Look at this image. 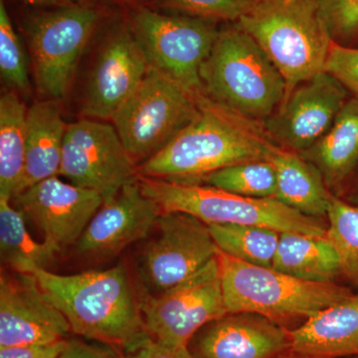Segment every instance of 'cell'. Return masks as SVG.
<instances>
[{"mask_svg": "<svg viewBox=\"0 0 358 358\" xmlns=\"http://www.w3.org/2000/svg\"><path fill=\"white\" fill-rule=\"evenodd\" d=\"M33 274L65 315L72 334L106 343L124 355L150 338L126 264L74 275L55 274L46 268Z\"/></svg>", "mask_w": 358, "mask_h": 358, "instance_id": "1", "label": "cell"}, {"mask_svg": "<svg viewBox=\"0 0 358 358\" xmlns=\"http://www.w3.org/2000/svg\"><path fill=\"white\" fill-rule=\"evenodd\" d=\"M200 112L166 148L138 166V176L178 182L195 180L241 162L267 160L275 143L252 121L199 94Z\"/></svg>", "mask_w": 358, "mask_h": 358, "instance_id": "2", "label": "cell"}, {"mask_svg": "<svg viewBox=\"0 0 358 358\" xmlns=\"http://www.w3.org/2000/svg\"><path fill=\"white\" fill-rule=\"evenodd\" d=\"M217 259L228 313H258L289 331L355 294L338 282L305 281L242 262L219 249Z\"/></svg>", "mask_w": 358, "mask_h": 358, "instance_id": "3", "label": "cell"}, {"mask_svg": "<svg viewBox=\"0 0 358 358\" xmlns=\"http://www.w3.org/2000/svg\"><path fill=\"white\" fill-rule=\"evenodd\" d=\"M200 78L209 98L258 122L274 114L287 93L280 71L237 24L219 30Z\"/></svg>", "mask_w": 358, "mask_h": 358, "instance_id": "4", "label": "cell"}, {"mask_svg": "<svg viewBox=\"0 0 358 358\" xmlns=\"http://www.w3.org/2000/svg\"><path fill=\"white\" fill-rule=\"evenodd\" d=\"M237 25L280 71L286 96L301 82L326 71L334 41L317 0H259Z\"/></svg>", "mask_w": 358, "mask_h": 358, "instance_id": "5", "label": "cell"}, {"mask_svg": "<svg viewBox=\"0 0 358 358\" xmlns=\"http://www.w3.org/2000/svg\"><path fill=\"white\" fill-rule=\"evenodd\" d=\"M141 192L162 212H185L207 225H253L281 233L327 237V221L310 217L275 199H252L201 183L138 176Z\"/></svg>", "mask_w": 358, "mask_h": 358, "instance_id": "6", "label": "cell"}, {"mask_svg": "<svg viewBox=\"0 0 358 358\" xmlns=\"http://www.w3.org/2000/svg\"><path fill=\"white\" fill-rule=\"evenodd\" d=\"M199 94L150 66L140 86L110 119L136 166L194 121L200 112Z\"/></svg>", "mask_w": 358, "mask_h": 358, "instance_id": "7", "label": "cell"}, {"mask_svg": "<svg viewBox=\"0 0 358 358\" xmlns=\"http://www.w3.org/2000/svg\"><path fill=\"white\" fill-rule=\"evenodd\" d=\"M103 17L99 7L71 2L33 14L25 23L36 88L48 100L64 98L90 38Z\"/></svg>", "mask_w": 358, "mask_h": 358, "instance_id": "8", "label": "cell"}, {"mask_svg": "<svg viewBox=\"0 0 358 358\" xmlns=\"http://www.w3.org/2000/svg\"><path fill=\"white\" fill-rule=\"evenodd\" d=\"M129 25L150 67L188 91L204 92L200 69L217 37L216 22L140 6L131 11Z\"/></svg>", "mask_w": 358, "mask_h": 358, "instance_id": "9", "label": "cell"}, {"mask_svg": "<svg viewBox=\"0 0 358 358\" xmlns=\"http://www.w3.org/2000/svg\"><path fill=\"white\" fill-rule=\"evenodd\" d=\"M138 300L150 338L178 350L188 348L202 327L228 313L217 256L166 293H143Z\"/></svg>", "mask_w": 358, "mask_h": 358, "instance_id": "10", "label": "cell"}, {"mask_svg": "<svg viewBox=\"0 0 358 358\" xmlns=\"http://www.w3.org/2000/svg\"><path fill=\"white\" fill-rule=\"evenodd\" d=\"M59 176L93 190L108 203L138 179V166L114 124L83 117L67 126Z\"/></svg>", "mask_w": 358, "mask_h": 358, "instance_id": "11", "label": "cell"}, {"mask_svg": "<svg viewBox=\"0 0 358 358\" xmlns=\"http://www.w3.org/2000/svg\"><path fill=\"white\" fill-rule=\"evenodd\" d=\"M157 235L141 251L138 273L145 293H166L217 256L209 226L185 212H162Z\"/></svg>", "mask_w": 358, "mask_h": 358, "instance_id": "12", "label": "cell"}, {"mask_svg": "<svg viewBox=\"0 0 358 358\" xmlns=\"http://www.w3.org/2000/svg\"><path fill=\"white\" fill-rule=\"evenodd\" d=\"M350 94L331 73L322 71L292 90L261 124L273 143L300 154L331 129Z\"/></svg>", "mask_w": 358, "mask_h": 358, "instance_id": "13", "label": "cell"}, {"mask_svg": "<svg viewBox=\"0 0 358 358\" xmlns=\"http://www.w3.org/2000/svg\"><path fill=\"white\" fill-rule=\"evenodd\" d=\"M11 200L58 254L76 245L103 204L98 193L65 182L58 176L30 186Z\"/></svg>", "mask_w": 358, "mask_h": 358, "instance_id": "14", "label": "cell"}, {"mask_svg": "<svg viewBox=\"0 0 358 358\" xmlns=\"http://www.w3.org/2000/svg\"><path fill=\"white\" fill-rule=\"evenodd\" d=\"M148 62L131 25L112 28L96 56L82 103L89 119L110 120L147 75Z\"/></svg>", "mask_w": 358, "mask_h": 358, "instance_id": "15", "label": "cell"}, {"mask_svg": "<svg viewBox=\"0 0 358 358\" xmlns=\"http://www.w3.org/2000/svg\"><path fill=\"white\" fill-rule=\"evenodd\" d=\"M65 315L45 294L34 274L2 271L0 348L46 345L69 339Z\"/></svg>", "mask_w": 358, "mask_h": 358, "instance_id": "16", "label": "cell"}, {"mask_svg": "<svg viewBox=\"0 0 358 358\" xmlns=\"http://www.w3.org/2000/svg\"><path fill=\"white\" fill-rule=\"evenodd\" d=\"M195 358H289L292 331L255 313H228L209 322L188 345Z\"/></svg>", "mask_w": 358, "mask_h": 358, "instance_id": "17", "label": "cell"}, {"mask_svg": "<svg viewBox=\"0 0 358 358\" xmlns=\"http://www.w3.org/2000/svg\"><path fill=\"white\" fill-rule=\"evenodd\" d=\"M162 213L141 192L138 179L103 203L78 240L77 253L89 260H107L148 236Z\"/></svg>", "mask_w": 358, "mask_h": 358, "instance_id": "18", "label": "cell"}, {"mask_svg": "<svg viewBox=\"0 0 358 358\" xmlns=\"http://www.w3.org/2000/svg\"><path fill=\"white\" fill-rule=\"evenodd\" d=\"M292 331L294 353L315 358L358 355V293L313 315Z\"/></svg>", "mask_w": 358, "mask_h": 358, "instance_id": "19", "label": "cell"}, {"mask_svg": "<svg viewBox=\"0 0 358 358\" xmlns=\"http://www.w3.org/2000/svg\"><path fill=\"white\" fill-rule=\"evenodd\" d=\"M300 155L319 169L333 194H343L358 169L357 95L348 98L331 129Z\"/></svg>", "mask_w": 358, "mask_h": 358, "instance_id": "20", "label": "cell"}, {"mask_svg": "<svg viewBox=\"0 0 358 358\" xmlns=\"http://www.w3.org/2000/svg\"><path fill=\"white\" fill-rule=\"evenodd\" d=\"M67 126L56 101L47 99L28 108L24 171L16 194L59 176Z\"/></svg>", "mask_w": 358, "mask_h": 358, "instance_id": "21", "label": "cell"}, {"mask_svg": "<svg viewBox=\"0 0 358 358\" xmlns=\"http://www.w3.org/2000/svg\"><path fill=\"white\" fill-rule=\"evenodd\" d=\"M267 160L275 171V199L305 215L327 219L333 193L317 167L299 152L277 145Z\"/></svg>", "mask_w": 358, "mask_h": 358, "instance_id": "22", "label": "cell"}, {"mask_svg": "<svg viewBox=\"0 0 358 358\" xmlns=\"http://www.w3.org/2000/svg\"><path fill=\"white\" fill-rule=\"evenodd\" d=\"M272 268L310 282H336L341 278L338 252L327 237L281 233Z\"/></svg>", "mask_w": 358, "mask_h": 358, "instance_id": "23", "label": "cell"}, {"mask_svg": "<svg viewBox=\"0 0 358 358\" xmlns=\"http://www.w3.org/2000/svg\"><path fill=\"white\" fill-rule=\"evenodd\" d=\"M24 215L11 204V200L0 197V255L1 262L13 272L33 274L46 268L59 255L45 241L38 242L26 228Z\"/></svg>", "mask_w": 358, "mask_h": 358, "instance_id": "24", "label": "cell"}, {"mask_svg": "<svg viewBox=\"0 0 358 358\" xmlns=\"http://www.w3.org/2000/svg\"><path fill=\"white\" fill-rule=\"evenodd\" d=\"M26 109L16 92L0 98V197L13 199L25 164Z\"/></svg>", "mask_w": 358, "mask_h": 358, "instance_id": "25", "label": "cell"}, {"mask_svg": "<svg viewBox=\"0 0 358 358\" xmlns=\"http://www.w3.org/2000/svg\"><path fill=\"white\" fill-rule=\"evenodd\" d=\"M208 226L223 253L250 265L272 268L281 232L253 225Z\"/></svg>", "mask_w": 358, "mask_h": 358, "instance_id": "26", "label": "cell"}, {"mask_svg": "<svg viewBox=\"0 0 358 358\" xmlns=\"http://www.w3.org/2000/svg\"><path fill=\"white\" fill-rule=\"evenodd\" d=\"M252 199H275L277 178L268 160L241 162L202 176L194 182Z\"/></svg>", "mask_w": 358, "mask_h": 358, "instance_id": "27", "label": "cell"}, {"mask_svg": "<svg viewBox=\"0 0 358 358\" xmlns=\"http://www.w3.org/2000/svg\"><path fill=\"white\" fill-rule=\"evenodd\" d=\"M327 221V237L338 252L341 279L358 289V207L333 194Z\"/></svg>", "mask_w": 358, "mask_h": 358, "instance_id": "28", "label": "cell"}, {"mask_svg": "<svg viewBox=\"0 0 358 358\" xmlns=\"http://www.w3.org/2000/svg\"><path fill=\"white\" fill-rule=\"evenodd\" d=\"M0 73L2 79L18 91L30 89L24 49L3 0H0Z\"/></svg>", "mask_w": 358, "mask_h": 358, "instance_id": "29", "label": "cell"}, {"mask_svg": "<svg viewBox=\"0 0 358 358\" xmlns=\"http://www.w3.org/2000/svg\"><path fill=\"white\" fill-rule=\"evenodd\" d=\"M166 8L183 15L213 21L238 22L253 10L259 0H159Z\"/></svg>", "mask_w": 358, "mask_h": 358, "instance_id": "30", "label": "cell"}, {"mask_svg": "<svg viewBox=\"0 0 358 358\" xmlns=\"http://www.w3.org/2000/svg\"><path fill=\"white\" fill-rule=\"evenodd\" d=\"M331 39L341 46L358 42V0H317Z\"/></svg>", "mask_w": 358, "mask_h": 358, "instance_id": "31", "label": "cell"}, {"mask_svg": "<svg viewBox=\"0 0 358 358\" xmlns=\"http://www.w3.org/2000/svg\"><path fill=\"white\" fill-rule=\"evenodd\" d=\"M331 73L346 89L358 96V47L331 44L326 65Z\"/></svg>", "mask_w": 358, "mask_h": 358, "instance_id": "32", "label": "cell"}, {"mask_svg": "<svg viewBox=\"0 0 358 358\" xmlns=\"http://www.w3.org/2000/svg\"><path fill=\"white\" fill-rule=\"evenodd\" d=\"M68 339L46 345H26L0 348V358H60Z\"/></svg>", "mask_w": 358, "mask_h": 358, "instance_id": "33", "label": "cell"}, {"mask_svg": "<svg viewBox=\"0 0 358 358\" xmlns=\"http://www.w3.org/2000/svg\"><path fill=\"white\" fill-rule=\"evenodd\" d=\"M122 358H195L189 348L178 350L157 343L152 338L131 352L126 353Z\"/></svg>", "mask_w": 358, "mask_h": 358, "instance_id": "34", "label": "cell"}, {"mask_svg": "<svg viewBox=\"0 0 358 358\" xmlns=\"http://www.w3.org/2000/svg\"><path fill=\"white\" fill-rule=\"evenodd\" d=\"M60 358H117L112 353L101 350L79 339L69 338Z\"/></svg>", "mask_w": 358, "mask_h": 358, "instance_id": "35", "label": "cell"}, {"mask_svg": "<svg viewBox=\"0 0 358 358\" xmlns=\"http://www.w3.org/2000/svg\"><path fill=\"white\" fill-rule=\"evenodd\" d=\"M339 197L358 207V169Z\"/></svg>", "mask_w": 358, "mask_h": 358, "instance_id": "36", "label": "cell"}, {"mask_svg": "<svg viewBox=\"0 0 358 358\" xmlns=\"http://www.w3.org/2000/svg\"><path fill=\"white\" fill-rule=\"evenodd\" d=\"M26 3L34 6H64V4L74 2V0H23Z\"/></svg>", "mask_w": 358, "mask_h": 358, "instance_id": "37", "label": "cell"}, {"mask_svg": "<svg viewBox=\"0 0 358 358\" xmlns=\"http://www.w3.org/2000/svg\"><path fill=\"white\" fill-rule=\"evenodd\" d=\"M289 358H315V357H303V355H296V353H294L293 355H291Z\"/></svg>", "mask_w": 358, "mask_h": 358, "instance_id": "38", "label": "cell"}, {"mask_svg": "<svg viewBox=\"0 0 358 358\" xmlns=\"http://www.w3.org/2000/svg\"><path fill=\"white\" fill-rule=\"evenodd\" d=\"M122 1H134V0H122Z\"/></svg>", "mask_w": 358, "mask_h": 358, "instance_id": "39", "label": "cell"}, {"mask_svg": "<svg viewBox=\"0 0 358 358\" xmlns=\"http://www.w3.org/2000/svg\"><path fill=\"white\" fill-rule=\"evenodd\" d=\"M346 358H358V355H357V357H346Z\"/></svg>", "mask_w": 358, "mask_h": 358, "instance_id": "40", "label": "cell"}]
</instances>
